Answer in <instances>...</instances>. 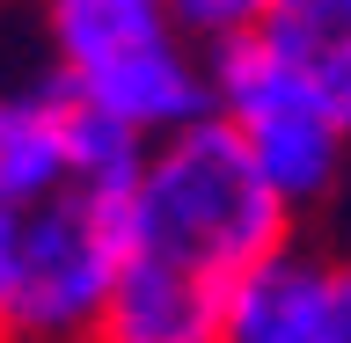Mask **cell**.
<instances>
[{"instance_id": "1", "label": "cell", "mask_w": 351, "mask_h": 343, "mask_svg": "<svg viewBox=\"0 0 351 343\" xmlns=\"http://www.w3.org/2000/svg\"><path fill=\"white\" fill-rule=\"evenodd\" d=\"M147 139L51 66L0 81V343H95Z\"/></svg>"}, {"instance_id": "2", "label": "cell", "mask_w": 351, "mask_h": 343, "mask_svg": "<svg viewBox=\"0 0 351 343\" xmlns=\"http://www.w3.org/2000/svg\"><path fill=\"white\" fill-rule=\"evenodd\" d=\"M293 234L307 227L219 117L154 139L95 343H219L249 270L271 263Z\"/></svg>"}, {"instance_id": "3", "label": "cell", "mask_w": 351, "mask_h": 343, "mask_svg": "<svg viewBox=\"0 0 351 343\" xmlns=\"http://www.w3.org/2000/svg\"><path fill=\"white\" fill-rule=\"evenodd\" d=\"M29 8L44 66L147 147L213 117L205 44L176 22L169 0H29Z\"/></svg>"}, {"instance_id": "4", "label": "cell", "mask_w": 351, "mask_h": 343, "mask_svg": "<svg viewBox=\"0 0 351 343\" xmlns=\"http://www.w3.org/2000/svg\"><path fill=\"white\" fill-rule=\"evenodd\" d=\"M205 95H213V117L249 147L256 175L285 197V212L300 227L351 197V131L256 37H227L205 51Z\"/></svg>"}, {"instance_id": "5", "label": "cell", "mask_w": 351, "mask_h": 343, "mask_svg": "<svg viewBox=\"0 0 351 343\" xmlns=\"http://www.w3.org/2000/svg\"><path fill=\"white\" fill-rule=\"evenodd\" d=\"M329 314H337V249L315 234H293L271 263L249 270L219 343H322Z\"/></svg>"}, {"instance_id": "6", "label": "cell", "mask_w": 351, "mask_h": 343, "mask_svg": "<svg viewBox=\"0 0 351 343\" xmlns=\"http://www.w3.org/2000/svg\"><path fill=\"white\" fill-rule=\"evenodd\" d=\"M249 37L351 131V0H271Z\"/></svg>"}, {"instance_id": "7", "label": "cell", "mask_w": 351, "mask_h": 343, "mask_svg": "<svg viewBox=\"0 0 351 343\" xmlns=\"http://www.w3.org/2000/svg\"><path fill=\"white\" fill-rule=\"evenodd\" d=\"M169 8H176V22L213 51V44H227V37H249L271 0H169Z\"/></svg>"}, {"instance_id": "8", "label": "cell", "mask_w": 351, "mask_h": 343, "mask_svg": "<svg viewBox=\"0 0 351 343\" xmlns=\"http://www.w3.org/2000/svg\"><path fill=\"white\" fill-rule=\"evenodd\" d=\"M322 343H351V249H337V314Z\"/></svg>"}]
</instances>
